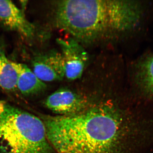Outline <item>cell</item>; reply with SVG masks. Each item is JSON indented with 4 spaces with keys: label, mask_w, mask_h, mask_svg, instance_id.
I'll list each match as a JSON object with an SVG mask.
<instances>
[{
    "label": "cell",
    "mask_w": 153,
    "mask_h": 153,
    "mask_svg": "<svg viewBox=\"0 0 153 153\" xmlns=\"http://www.w3.org/2000/svg\"><path fill=\"white\" fill-rule=\"evenodd\" d=\"M57 153H118L123 138V118L112 105L101 103L76 114L40 116Z\"/></svg>",
    "instance_id": "cell-1"
},
{
    "label": "cell",
    "mask_w": 153,
    "mask_h": 153,
    "mask_svg": "<svg viewBox=\"0 0 153 153\" xmlns=\"http://www.w3.org/2000/svg\"><path fill=\"white\" fill-rule=\"evenodd\" d=\"M144 13L140 2L120 0H63L55 3L54 10L58 27L87 42L133 31Z\"/></svg>",
    "instance_id": "cell-2"
},
{
    "label": "cell",
    "mask_w": 153,
    "mask_h": 153,
    "mask_svg": "<svg viewBox=\"0 0 153 153\" xmlns=\"http://www.w3.org/2000/svg\"><path fill=\"white\" fill-rule=\"evenodd\" d=\"M0 153H55L40 117L0 100Z\"/></svg>",
    "instance_id": "cell-3"
},
{
    "label": "cell",
    "mask_w": 153,
    "mask_h": 153,
    "mask_svg": "<svg viewBox=\"0 0 153 153\" xmlns=\"http://www.w3.org/2000/svg\"><path fill=\"white\" fill-rule=\"evenodd\" d=\"M44 105L59 116L76 114L89 106L87 99L67 88H61L50 94L44 101Z\"/></svg>",
    "instance_id": "cell-4"
},
{
    "label": "cell",
    "mask_w": 153,
    "mask_h": 153,
    "mask_svg": "<svg viewBox=\"0 0 153 153\" xmlns=\"http://www.w3.org/2000/svg\"><path fill=\"white\" fill-rule=\"evenodd\" d=\"M65 68V77L75 80L81 76L88 60L85 49L74 38L58 39Z\"/></svg>",
    "instance_id": "cell-5"
},
{
    "label": "cell",
    "mask_w": 153,
    "mask_h": 153,
    "mask_svg": "<svg viewBox=\"0 0 153 153\" xmlns=\"http://www.w3.org/2000/svg\"><path fill=\"white\" fill-rule=\"evenodd\" d=\"M31 63L33 72L43 82L58 81L65 77L64 63L60 52L50 51L37 54Z\"/></svg>",
    "instance_id": "cell-6"
},
{
    "label": "cell",
    "mask_w": 153,
    "mask_h": 153,
    "mask_svg": "<svg viewBox=\"0 0 153 153\" xmlns=\"http://www.w3.org/2000/svg\"><path fill=\"white\" fill-rule=\"evenodd\" d=\"M0 23L29 39L33 38L36 33L34 25L11 1L0 0Z\"/></svg>",
    "instance_id": "cell-7"
},
{
    "label": "cell",
    "mask_w": 153,
    "mask_h": 153,
    "mask_svg": "<svg viewBox=\"0 0 153 153\" xmlns=\"http://www.w3.org/2000/svg\"><path fill=\"white\" fill-rule=\"evenodd\" d=\"M12 64L16 71L17 88L23 95H35L45 90V82L40 80L27 66L13 61Z\"/></svg>",
    "instance_id": "cell-8"
},
{
    "label": "cell",
    "mask_w": 153,
    "mask_h": 153,
    "mask_svg": "<svg viewBox=\"0 0 153 153\" xmlns=\"http://www.w3.org/2000/svg\"><path fill=\"white\" fill-rule=\"evenodd\" d=\"M134 78L143 92L153 99V55H146L137 61Z\"/></svg>",
    "instance_id": "cell-9"
},
{
    "label": "cell",
    "mask_w": 153,
    "mask_h": 153,
    "mask_svg": "<svg viewBox=\"0 0 153 153\" xmlns=\"http://www.w3.org/2000/svg\"><path fill=\"white\" fill-rule=\"evenodd\" d=\"M17 75L12 61L9 60L3 48L0 47V88L8 91L17 88Z\"/></svg>",
    "instance_id": "cell-10"
}]
</instances>
